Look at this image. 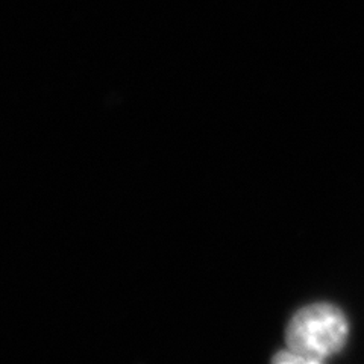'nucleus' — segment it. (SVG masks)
I'll list each match as a JSON object with an SVG mask.
<instances>
[{
  "label": "nucleus",
  "instance_id": "1",
  "mask_svg": "<svg viewBox=\"0 0 364 364\" xmlns=\"http://www.w3.org/2000/svg\"><path fill=\"white\" fill-rule=\"evenodd\" d=\"M349 338V322L343 310L331 302H314L296 311L286 329V348L322 364L343 350Z\"/></svg>",
  "mask_w": 364,
  "mask_h": 364
},
{
  "label": "nucleus",
  "instance_id": "2",
  "mask_svg": "<svg viewBox=\"0 0 364 364\" xmlns=\"http://www.w3.org/2000/svg\"><path fill=\"white\" fill-rule=\"evenodd\" d=\"M273 363H277V364H306V361L302 355L296 354L294 350H291L289 348L277 352L275 357H273Z\"/></svg>",
  "mask_w": 364,
  "mask_h": 364
}]
</instances>
